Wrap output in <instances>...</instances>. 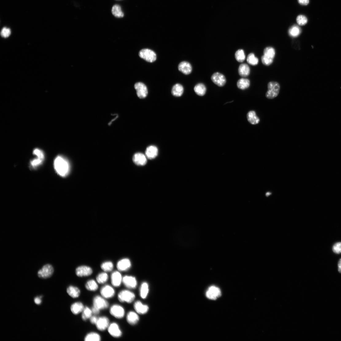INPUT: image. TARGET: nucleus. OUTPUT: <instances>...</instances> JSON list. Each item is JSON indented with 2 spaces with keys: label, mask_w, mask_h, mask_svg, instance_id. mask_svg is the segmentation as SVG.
I'll list each match as a JSON object with an SVG mask.
<instances>
[{
  "label": "nucleus",
  "mask_w": 341,
  "mask_h": 341,
  "mask_svg": "<svg viewBox=\"0 0 341 341\" xmlns=\"http://www.w3.org/2000/svg\"><path fill=\"white\" fill-rule=\"evenodd\" d=\"M54 166L56 172L61 176L65 177L69 172L70 167L69 162L61 156H59L55 159Z\"/></svg>",
  "instance_id": "1"
},
{
  "label": "nucleus",
  "mask_w": 341,
  "mask_h": 341,
  "mask_svg": "<svg viewBox=\"0 0 341 341\" xmlns=\"http://www.w3.org/2000/svg\"><path fill=\"white\" fill-rule=\"evenodd\" d=\"M268 89L266 97L269 99H272L278 95L280 86L279 84L277 82H270L268 83Z\"/></svg>",
  "instance_id": "2"
},
{
  "label": "nucleus",
  "mask_w": 341,
  "mask_h": 341,
  "mask_svg": "<svg viewBox=\"0 0 341 341\" xmlns=\"http://www.w3.org/2000/svg\"><path fill=\"white\" fill-rule=\"evenodd\" d=\"M118 299L121 303H131L133 302L135 298L134 293L127 290H121L118 293Z\"/></svg>",
  "instance_id": "3"
},
{
  "label": "nucleus",
  "mask_w": 341,
  "mask_h": 341,
  "mask_svg": "<svg viewBox=\"0 0 341 341\" xmlns=\"http://www.w3.org/2000/svg\"><path fill=\"white\" fill-rule=\"evenodd\" d=\"M109 313L116 319H122L125 314V310L123 307L118 304L112 305L109 309Z\"/></svg>",
  "instance_id": "4"
},
{
  "label": "nucleus",
  "mask_w": 341,
  "mask_h": 341,
  "mask_svg": "<svg viewBox=\"0 0 341 341\" xmlns=\"http://www.w3.org/2000/svg\"><path fill=\"white\" fill-rule=\"evenodd\" d=\"M93 306L100 310L107 309L109 304L106 299L102 296L97 295L94 297L93 300Z\"/></svg>",
  "instance_id": "5"
},
{
  "label": "nucleus",
  "mask_w": 341,
  "mask_h": 341,
  "mask_svg": "<svg viewBox=\"0 0 341 341\" xmlns=\"http://www.w3.org/2000/svg\"><path fill=\"white\" fill-rule=\"evenodd\" d=\"M139 55L141 58L150 63L155 61L157 59L156 53L148 49H142L139 52Z\"/></svg>",
  "instance_id": "6"
},
{
  "label": "nucleus",
  "mask_w": 341,
  "mask_h": 341,
  "mask_svg": "<svg viewBox=\"0 0 341 341\" xmlns=\"http://www.w3.org/2000/svg\"><path fill=\"white\" fill-rule=\"evenodd\" d=\"M54 272V269L50 264L44 265L38 272V277L40 278L46 279L50 278Z\"/></svg>",
  "instance_id": "7"
},
{
  "label": "nucleus",
  "mask_w": 341,
  "mask_h": 341,
  "mask_svg": "<svg viewBox=\"0 0 341 341\" xmlns=\"http://www.w3.org/2000/svg\"><path fill=\"white\" fill-rule=\"evenodd\" d=\"M107 330L109 335L114 338H118L122 335V330L118 324L116 322L110 324Z\"/></svg>",
  "instance_id": "8"
},
{
  "label": "nucleus",
  "mask_w": 341,
  "mask_h": 341,
  "mask_svg": "<svg viewBox=\"0 0 341 341\" xmlns=\"http://www.w3.org/2000/svg\"><path fill=\"white\" fill-rule=\"evenodd\" d=\"M100 293L106 299L112 298L115 295V291L112 286L107 284L103 286L100 290Z\"/></svg>",
  "instance_id": "9"
},
{
  "label": "nucleus",
  "mask_w": 341,
  "mask_h": 341,
  "mask_svg": "<svg viewBox=\"0 0 341 341\" xmlns=\"http://www.w3.org/2000/svg\"><path fill=\"white\" fill-rule=\"evenodd\" d=\"M110 324L109 318L103 316L98 317L95 325L98 331H104L107 329Z\"/></svg>",
  "instance_id": "10"
},
{
  "label": "nucleus",
  "mask_w": 341,
  "mask_h": 341,
  "mask_svg": "<svg viewBox=\"0 0 341 341\" xmlns=\"http://www.w3.org/2000/svg\"><path fill=\"white\" fill-rule=\"evenodd\" d=\"M138 97L140 99L146 98L148 94L147 88L146 85L141 82L136 83L134 85Z\"/></svg>",
  "instance_id": "11"
},
{
  "label": "nucleus",
  "mask_w": 341,
  "mask_h": 341,
  "mask_svg": "<svg viewBox=\"0 0 341 341\" xmlns=\"http://www.w3.org/2000/svg\"><path fill=\"white\" fill-rule=\"evenodd\" d=\"M93 273L92 269L86 266H79L76 270V275L79 277H88L91 275Z\"/></svg>",
  "instance_id": "12"
},
{
  "label": "nucleus",
  "mask_w": 341,
  "mask_h": 341,
  "mask_svg": "<svg viewBox=\"0 0 341 341\" xmlns=\"http://www.w3.org/2000/svg\"><path fill=\"white\" fill-rule=\"evenodd\" d=\"M221 295L220 290L214 286L209 288L206 293V296L208 299L214 300H216Z\"/></svg>",
  "instance_id": "13"
},
{
  "label": "nucleus",
  "mask_w": 341,
  "mask_h": 341,
  "mask_svg": "<svg viewBox=\"0 0 341 341\" xmlns=\"http://www.w3.org/2000/svg\"><path fill=\"white\" fill-rule=\"evenodd\" d=\"M122 283L126 288L130 289H135L137 285L135 278L130 276H126L123 277Z\"/></svg>",
  "instance_id": "14"
},
{
  "label": "nucleus",
  "mask_w": 341,
  "mask_h": 341,
  "mask_svg": "<svg viewBox=\"0 0 341 341\" xmlns=\"http://www.w3.org/2000/svg\"><path fill=\"white\" fill-rule=\"evenodd\" d=\"M211 79L215 84L219 87L223 86L226 83L225 76L219 72L214 73L211 76Z\"/></svg>",
  "instance_id": "15"
},
{
  "label": "nucleus",
  "mask_w": 341,
  "mask_h": 341,
  "mask_svg": "<svg viewBox=\"0 0 341 341\" xmlns=\"http://www.w3.org/2000/svg\"><path fill=\"white\" fill-rule=\"evenodd\" d=\"M111 280L113 286L118 288L122 283L123 277L122 275L118 271H115L111 275Z\"/></svg>",
  "instance_id": "16"
},
{
  "label": "nucleus",
  "mask_w": 341,
  "mask_h": 341,
  "mask_svg": "<svg viewBox=\"0 0 341 341\" xmlns=\"http://www.w3.org/2000/svg\"><path fill=\"white\" fill-rule=\"evenodd\" d=\"M133 161L134 163L137 165L144 166L147 162V158L143 153H138L134 155Z\"/></svg>",
  "instance_id": "17"
},
{
  "label": "nucleus",
  "mask_w": 341,
  "mask_h": 341,
  "mask_svg": "<svg viewBox=\"0 0 341 341\" xmlns=\"http://www.w3.org/2000/svg\"><path fill=\"white\" fill-rule=\"evenodd\" d=\"M85 306L81 302H76L73 303L71 306L70 309L72 313L74 315H78L83 311Z\"/></svg>",
  "instance_id": "18"
},
{
  "label": "nucleus",
  "mask_w": 341,
  "mask_h": 341,
  "mask_svg": "<svg viewBox=\"0 0 341 341\" xmlns=\"http://www.w3.org/2000/svg\"><path fill=\"white\" fill-rule=\"evenodd\" d=\"M158 152V149L156 146L151 145L147 148L145 151V156L147 158L153 159L157 156Z\"/></svg>",
  "instance_id": "19"
},
{
  "label": "nucleus",
  "mask_w": 341,
  "mask_h": 341,
  "mask_svg": "<svg viewBox=\"0 0 341 341\" xmlns=\"http://www.w3.org/2000/svg\"><path fill=\"white\" fill-rule=\"evenodd\" d=\"M179 70L185 75H189L192 71V67L191 64L186 61L181 62L178 66Z\"/></svg>",
  "instance_id": "20"
},
{
  "label": "nucleus",
  "mask_w": 341,
  "mask_h": 341,
  "mask_svg": "<svg viewBox=\"0 0 341 341\" xmlns=\"http://www.w3.org/2000/svg\"><path fill=\"white\" fill-rule=\"evenodd\" d=\"M130 260L127 258L119 261L117 264V268L118 271H124L128 270L131 267Z\"/></svg>",
  "instance_id": "21"
},
{
  "label": "nucleus",
  "mask_w": 341,
  "mask_h": 341,
  "mask_svg": "<svg viewBox=\"0 0 341 341\" xmlns=\"http://www.w3.org/2000/svg\"><path fill=\"white\" fill-rule=\"evenodd\" d=\"M134 308L138 314H144L148 311L149 307L146 305L144 304L140 301L136 302L134 305Z\"/></svg>",
  "instance_id": "22"
},
{
  "label": "nucleus",
  "mask_w": 341,
  "mask_h": 341,
  "mask_svg": "<svg viewBox=\"0 0 341 341\" xmlns=\"http://www.w3.org/2000/svg\"><path fill=\"white\" fill-rule=\"evenodd\" d=\"M67 292L69 296L73 299L79 298L81 294V291L79 289L72 285L68 287Z\"/></svg>",
  "instance_id": "23"
},
{
  "label": "nucleus",
  "mask_w": 341,
  "mask_h": 341,
  "mask_svg": "<svg viewBox=\"0 0 341 341\" xmlns=\"http://www.w3.org/2000/svg\"><path fill=\"white\" fill-rule=\"evenodd\" d=\"M126 320L129 324L133 325H135L139 321V317L135 312L130 311L127 314Z\"/></svg>",
  "instance_id": "24"
},
{
  "label": "nucleus",
  "mask_w": 341,
  "mask_h": 341,
  "mask_svg": "<svg viewBox=\"0 0 341 341\" xmlns=\"http://www.w3.org/2000/svg\"><path fill=\"white\" fill-rule=\"evenodd\" d=\"M247 116L249 122L252 125L258 124L260 122L259 118L257 116L256 112L254 111H249L248 113Z\"/></svg>",
  "instance_id": "25"
},
{
  "label": "nucleus",
  "mask_w": 341,
  "mask_h": 341,
  "mask_svg": "<svg viewBox=\"0 0 341 341\" xmlns=\"http://www.w3.org/2000/svg\"><path fill=\"white\" fill-rule=\"evenodd\" d=\"M98 283L94 279H91L85 283V289L88 291L91 292L97 291L99 288Z\"/></svg>",
  "instance_id": "26"
},
{
  "label": "nucleus",
  "mask_w": 341,
  "mask_h": 341,
  "mask_svg": "<svg viewBox=\"0 0 341 341\" xmlns=\"http://www.w3.org/2000/svg\"><path fill=\"white\" fill-rule=\"evenodd\" d=\"M84 340L85 341H101L102 338L99 334L96 332H91L86 335Z\"/></svg>",
  "instance_id": "27"
},
{
  "label": "nucleus",
  "mask_w": 341,
  "mask_h": 341,
  "mask_svg": "<svg viewBox=\"0 0 341 341\" xmlns=\"http://www.w3.org/2000/svg\"><path fill=\"white\" fill-rule=\"evenodd\" d=\"M238 71L239 74L241 76L245 77L249 75L250 69L248 64H242L239 65Z\"/></svg>",
  "instance_id": "28"
},
{
  "label": "nucleus",
  "mask_w": 341,
  "mask_h": 341,
  "mask_svg": "<svg viewBox=\"0 0 341 341\" xmlns=\"http://www.w3.org/2000/svg\"><path fill=\"white\" fill-rule=\"evenodd\" d=\"M184 91L183 86L180 84H175L172 87V95L175 96L180 97L183 95Z\"/></svg>",
  "instance_id": "29"
},
{
  "label": "nucleus",
  "mask_w": 341,
  "mask_h": 341,
  "mask_svg": "<svg viewBox=\"0 0 341 341\" xmlns=\"http://www.w3.org/2000/svg\"><path fill=\"white\" fill-rule=\"evenodd\" d=\"M194 90L196 93L198 95L203 96L206 93V88L204 84L200 83L195 86Z\"/></svg>",
  "instance_id": "30"
},
{
  "label": "nucleus",
  "mask_w": 341,
  "mask_h": 341,
  "mask_svg": "<svg viewBox=\"0 0 341 341\" xmlns=\"http://www.w3.org/2000/svg\"><path fill=\"white\" fill-rule=\"evenodd\" d=\"M82 313L81 317L83 321L90 320L93 314L91 308L87 306L85 307Z\"/></svg>",
  "instance_id": "31"
},
{
  "label": "nucleus",
  "mask_w": 341,
  "mask_h": 341,
  "mask_svg": "<svg viewBox=\"0 0 341 341\" xmlns=\"http://www.w3.org/2000/svg\"><path fill=\"white\" fill-rule=\"evenodd\" d=\"M250 85V80L246 79H241L237 83V86L239 89L245 90L248 88Z\"/></svg>",
  "instance_id": "32"
},
{
  "label": "nucleus",
  "mask_w": 341,
  "mask_h": 341,
  "mask_svg": "<svg viewBox=\"0 0 341 341\" xmlns=\"http://www.w3.org/2000/svg\"><path fill=\"white\" fill-rule=\"evenodd\" d=\"M301 29L298 25H294L289 29V35L292 37H296L299 36L301 33Z\"/></svg>",
  "instance_id": "33"
},
{
  "label": "nucleus",
  "mask_w": 341,
  "mask_h": 341,
  "mask_svg": "<svg viewBox=\"0 0 341 341\" xmlns=\"http://www.w3.org/2000/svg\"><path fill=\"white\" fill-rule=\"evenodd\" d=\"M149 292V285L146 282L142 283L141 285L140 289V295L141 297L143 299L146 298Z\"/></svg>",
  "instance_id": "34"
},
{
  "label": "nucleus",
  "mask_w": 341,
  "mask_h": 341,
  "mask_svg": "<svg viewBox=\"0 0 341 341\" xmlns=\"http://www.w3.org/2000/svg\"><path fill=\"white\" fill-rule=\"evenodd\" d=\"M112 12L113 14L116 17L122 18L124 16L122 8L118 5H116L113 7Z\"/></svg>",
  "instance_id": "35"
},
{
  "label": "nucleus",
  "mask_w": 341,
  "mask_h": 341,
  "mask_svg": "<svg viewBox=\"0 0 341 341\" xmlns=\"http://www.w3.org/2000/svg\"><path fill=\"white\" fill-rule=\"evenodd\" d=\"M108 278L107 274L106 272H103L98 275L96 280L99 284H104L108 281Z\"/></svg>",
  "instance_id": "36"
},
{
  "label": "nucleus",
  "mask_w": 341,
  "mask_h": 341,
  "mask_svg": "<svg viewBox=\"0 0 341 341\" xmlns=\"http://www.w3.org/2000/svg\"><path fill=\"white\" fill-rule=\"evenodd\" d=\"M263 54V56L273 59L275 56L276 52L273 48L270 47H267L264 50Z\"/></svg>",
  "instance_id": "37"
},
{
  "label": "nucleus",
  "mask_w": 341,
  "mask_h": 341,
  "mask_svg": "<svg viewBox=\"0 0 341 341\" xmlns=\"http://www.w3.org/2000/svg\"><path fill=\"white\" fill-rule=\"evenodd\" d=\"M236 60L239 62H243L246 59V56L244 51L242 49L237 50L235 53Z\"/></svg>",
  "instance_id": "38"
},
{
  "label": "nucleus",
  "mask_w": 341,
  "mask_h": 341,
  "mask_svg": "<svg viewBox=\"0 0 341 341\" xmlns=\"http://www.w3.org/2000/svg\"><path fill=\"white\" fill-rule=\"evenodd\" d=\"M247 61L249 64L254 66L257 65L259 62V60L258 58L255 56L254 53H252L248 55L247 58Z\"/></svg>",
  "instance_id": "39"
},
{
  "label": "nucleus",
  "mask_w": 341,
  "mask_h": 341,
  "mask_svg": "<svg viewBox=\"0 0 341 341\" xmlns=\"http://www.w3.org/2000/svg\"><path fill=\"white\" fill-rule=\"evenodd\" d=\"M101 269L105 272L111 271L113 269L114 265L112 262H107L103 263L101 265Z\"/></svg>",
  "instance_id": "40"
},
{
  "label": "nucleus",
  "mask_w": 341,
  "mask_h": 341,
  "mask_svg": "<svg viewBox=\"0 0 341 341\" xmlns=\"http://www.w3.org/2000/svg\"><path fill=\"white\" fill-rule=\"evenodd\" d=\"M296 21L298 24L301 26L305 25L307 23L308 20L304 16L300 15L296 18Z\"/></svg>",
  "instance_id": "41"
},
{
  "label": "nucleus",
  "mask_w": 341,
  "mask_h": 341,
  "mask_svg": "<svg viewBox=\"0 0 341 341\" xmlns=\"http://www.w3.org/2000/svg\"><path fill=\"white\" fill-rule=\"evenodd\" d=\"M1 34L2 37L7 38L9 37L11 34L10 29L9 28L4 27L2 29Z\"/></svg>",
  "instance_id": "42"
},
{
  "label": "nucleus",
  "mask_w": 341,
  "mask_h": 341,
  "mask_svg": "<svg viewBox=\"0 0 341 341\" xmlns=\"http://www.w3.org/2000/svg\"><path fill=\"white\" fill-rule=\"evenodd\" d=\"M33 153L34 154L36 155L38 158L43 161L44 159H45V155H44V153L41 150L38 149H36L34 150Z\"/></svg>",
  "instance_id": "43"
},
{
  "label": "nucleus",
  "mask_w": 341,
  "mask_h": 341,
  "mask_svg": "<svg viewBox=\"0 0 341 341\" xmlns=\"http://www.w3.org/2000/svg\"><path fill=\"white\" fill-rule=\"evenodd\" d=\"M261 60L262 64L265 65L269 66L273 62V59L268 58L263 56L262 57Z\"/></svg>",
  "instance_id": "44"
},
{
  "label": "nucleus",
  "mask_w": 341,
  "mask_h": 341,
  "mask_svg": "<svg viewBox=\"0 0 341 341\" xmlns=\"http://www.w3.org/2000/svg\"><path fill=\"white\" fill-rule=\"evenodd\" d=\"M333 251L337 254H339L341 253V242H339L336 243L333 246L332 248Z\"/></svg>",
  "instance_id": "45"
},
{
  "label": "nucleus",
  "mask_w": 341,
  "mask_h": 341,
  "mask_svg": "<svg viewBox=\"0 0 341 341\" xmlns=\"http://www.w3.org/2000/svg\"><path fill=\"white\" fill-rule=\"evenodd\" d=\"M43 160L37 158L31 161V166L33 168H36L41 164Z\"/></svg>",
  "instance_id": "46"
},
{
  "label": "nucleus",
  "mask_w": 341,
  "mask_h": 341,
  "mask_svg": "<svg viewBox=\"0 0 341 341\" xmlns=\"http://www.w3.org/2000/svg\"><path fill=\"white\" fill-rule=\"evenodd\" d=\"M98 318V317H97V316L92 315L90 319V321L91 324L95 325L97 321Z\"/></svg>",
  "instance_id": "47"
},
{
  "label": "nucleus",
  "mask_w": 341,
  "mask_h": 341,
  "mask_svg": "<svg viewBox=\"0 0 341 341\" xmlns=\"http://www.w3.org/2000/svg\"><path fill=\"white\" fill-rule=\"evenodd\" d=\"M91 309L93 315L97 316L100 314L101 310L98 309L96 307L93 306L92 307Z\"/></svg>",
  "instance_id": "48"
},
{
  "label": "nucleus",
  "mask_w": 341,
  "mask_h": 341,
  "mask_svg": "<svg viewBox=\"0 0 341 341\" xmlns=\"http://www.w3.org/2000/svg\"><path fill=\"white\" fill-rule=\"evenodd\" d=\"M41 296H40V297L38 296L37 297H36L34 300V301L35 303L37 305L40 304L42 302V300H41Z\"/></svg>",
  "instance_id": "49"
},
{
  "label": "nucleus",
  "mask_w": 341,
  "mask_h": 341,
  "mask_svg": "<svg viewBox=\"0 0 341 341\" xmlns=\"http://www.w3.org/2000/svg\"><path fill=\"white\" fill-rule=\"evenodd\" d=\"M299 4L302 5H307L309 2V0H298Z\"/></svg>",
  "instance_id": "50"
},
{
  "label": "nucleus",
  "mask_w": 341,
  "mask_h": 341,
  "mask_svg": "<svg viewBox=\"0 0 341 341\" xmlns=\"http://www.w3.org/2000/svg\"><path fill=\"white\" fill-rule=\"evenodd\" d=\"M338 268L339 272L341 273V258L339 260L338 262Z\"/></svg>",
  "instance_id": "51"
}]
</instances>
